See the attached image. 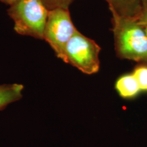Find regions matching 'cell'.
Here are the masks:
<instances>
[{
  "mask_svg": "<svg viewBox=\"0 0 147 147\" xmlns=\"http://www.w3.org/2000/svg\"><path fill=\"white\" fill-rule=\"evenodd\" d=\"M132 74L136 79L141 91H147V65L139 63L134 69Z\"/></svg>",
  "mask_w": 147,
  "mask_h": 147,
  "instance_id": "8",
  "label": "cell"
},
{
  "mask_svg": "<svg viewBox=\"0 0 147 147\" xmlns=\"http://www.w3.org/2000/svg\"><path fill=\"white\" fill-rule=\"evenodd\" d=\"M112 13V31L115 49L121 59L142 63L147 61V35L137 18L119 15L110 9Z\"/></svg>",
  "mask_w": 147,
  "mask_h": 147,
  "instance_id": "1",
  "label": "cell"
},
{
  "mask_svg": "<svg viewBox=\"0 0 147 147\" xmlns=\"http://www.w3.org/2000/svg\"><path fill=\"white\" fill-rule=\"evenodd\" d=\"M141 12L137 20L140 25L145 27L147 26V0H141Z\"/></svg>",
  "mask_w": 147,
  "mask_h": 147,
  "instance_id": "10",
  "label": "cell"
},
{
  "mask_svg": "<svg viewBox=\"0 0 147 147\" xmlns=\"http://www.w3.org/2000/svg\"><path fill=\"white\" fill-rule=\"evenodd\" d=\"M69 10L55 8L49 10L44 38L57 57L63 61L67 44L76 32Z\"/></svg>",
  "mask_w": 147,
  "mask_h": 147,
  "instance_id": "4",
  "label": "cell"
},
{
  "mask_svg": "<svg viewBox=\"0 0 147 147\" xmlns=\"http://www.w3.org/2000/svg\"><path fill=\"white\" fill-rule=\"evenodd\" d=\"M0 1H1V2L4 3L7 5H9L10 6V5H13L14 3L17 2V1H19V0H0Z\"/></svg>",
  "mask_w": 147,
  "mask_h": 147,
  "instance_id": "11",
  "label": "cell"
},
{
  "mask_svg": "<svg viewBox=\"0 0 147 147\" xmlns=\"http://www.w3.org/2000/svg\"><path fill=\"white\" fill-rule=\"evenodd\" d=\"M144 27L145 32H146V35H147V26H145V27Z\"/></svg>",
  "mask_w": 147,
  "mask_h": 147,
  "instance_id": "12",
  "label": "cell"
},
{
  "mask_svg": "<svg viewBox=\"0 0 147 147\" xmlns=\"http://www.w3.org/2000/svg\"><path fill=\"white\" fill-rule=\"evenodd\" d=\"M115 89L121 97L133 98L141 91L136 79L132 74L120 77L115 84Z\"/></svg>",
  "mask_w": 147,
  "mask_h": 147,
  "instance_id": "7",
  "label": "cell"
},
{
  "mask_svg": "<svg viewBox=\"0 0 147 147\" xmlns=\"http://www.w3.org/2000/svg\"><path fill=\"white\" fill-rule=\"evenodd\" d=\"M49 10L55 8H63L69 10V5L74 0H41Z\"/></svg>",
  "mask_w": 147,
  "mask_h": 147,
  "instance_id": "9",
  "label": "cell"
},
{
  "mask_svg": "<svg viewBox=\"0 0 147 147\" xmlns=\"http://www.w3.org/2000/svg\"><path fill=\"white\" fill-rule=\"evenodd\" d=\"M24 86L19 83L0 84V110L23 97Z\"/></svg>",
  "mask_w": 147,
  "mask_h": 147,
  "instance_id": "6",
  "label": "cell"
},
{
  "mask_svg": "<svg viewBox=\"0 0 147 147\" xmlns=\"http://www.w3.org/2000/svg\"><path fill=\"white\" fill-rule=\"evenodd\" d=\"M49 11L41 0H19L10 5L8 14L17 34L43 40Z\"/></svg>",
  "mask_w": 147,
  "mask_h": 147,
  "instance_id": "2",
  "label": "cell"
},
{
  "mask_svg": "<svg viewBox=\"0 0 147 147\" xmlns=\"http://www.w3.org/2000/svg\"><path fill=\"white\" fill-rule=\"evenodd\" d=\"M109 9L121 16L138 18L141 12V0H106Z\"/></svg>",
  "mask_w": 147,
  "mask_h": 147,
  "instance_id": "5",
  "label": "cell"
},
{
  "mask_svg": "<svg viewBox=\"0 0 147 147\" xmlns=\"http://www.w3.org/2000/svg\"><path fill=\"white\" fill-rule=\"evenodd\" d=\"M101 47L93 40L78 29L67 44L63 61L85 74L91 75L100 70Z\"/></svg>",
  "mask_w": 147,
  "mask_h": 147,
  "instance_id": "3",
  "label": "cell"
},
{
  "mask_svg": "<svg viewBox=\"0 0 147 147\" xmlns=\"http://www.w3.org/2000/svg\"><path fill=\"white\" fill-rule=\"evenodd\" d=\"M143 63V64H144V65H147V61H144V62H142V63Z\"/></svg>",
  "mask_w": 147,
  "mask_h": 147,
  "instance_id": "13",
  "label": "cell"
}]
</instances>
